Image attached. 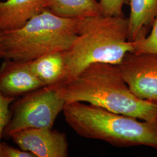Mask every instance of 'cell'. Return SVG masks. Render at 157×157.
Wrapping results in <instances>:
<instances>
[{
  "instance_id": "13",
  "label": "cell",
  "mask_w": 157,
  "mask_h": 157,
  "mask_svg": "<svg viewBox=\"0 0 157 157\" xmlns=\"http://www.w3.org/2000/svg\"><path fill=\"white\" fill-rule=\"evenodd\" d=\"M136 54H152L157 55V20L145 38L133 42Z\"/></svg>"
},
{
  "instance_id": "3",
  "label": "cell",
  "mask_w": 157,
  "mask_h": 157,
  "mask_svg": "<svg viewBox=\"0 0 157 157\" xmlns=\"http://www.w3.org/2000/svg\"><path fill=\"white\" fill-rule=\"evenodd\" d=\"M62 112L68 125L82 137L119 147L144 146L157 150V121L141 122L81 102L65 103Z\"/></svg>"
},
{
  "instance_id": "11",
  "label": "cell",
  "mask_w": 157,
  "mask_h": 157,
  "mask_svg": "<svg viewBox=\"0 0 157 157\" xmlns=\"http://www.w3.org/2000/svg\"><path fill=\"white\" fill-rule=\"evenodd\" d=\"M64 52L46 54L28 62L35 76L44 86H53L62 80L65 70Z\"/></svg>"
},
{
  "instance_id": "4",
  "label": "cell",
  "mask_w": 157,
  "mask_h": 157,
  "mask_svg": "<svg viewBox=\"0 0 157 157\" xmlns=\"http://www.w3.org/2000/svg\"><path fill=\"white\" fill-rule=\"evenodd\" d=\"M79 19L59 17L45 9L21 28L0 32L4 59L28 62L67 50L77 37Z\"/></svg>"
},
{
  "instance_id": "6",
  "label": "cell",
  "mask_w": 157,
  "mask_h": 157,
  "mask_svg": "<svg viewBox=\"0 0 157 157\" xmlns=\"http://www.w3.org/2000/svg\"><path fill=\"white\" fill-rule=\"evenodd\" d=\"M118 66L135 95L157 104V55L129 52Z\"/></svg>"
},
{
  "instance_id": "17",
  "label": "cell",
  "mask_w": 157,
  "mask_h": 157,
  "mask_svg": "<svg viewBox=\"0 0 157 157\" xmlns=\"http://www.w3.org/2000/svg\"><path fill=\"white\" fill-rule=\"evenodd\" d=\"M4 47L1 41V36H0V58H4Z\"/></svg>"
},
{
  "instance_id": "8",
  "label": "cell",
  "mask_w": 157,
  "mask_h": 157,
  "mask_svg": "<svg viewBox=\"0 0 157 157\" xmlns=\"http://www.w3.org/2000/svg\"><path fill=\"white\" fill-rule=\"evenodd\" d=\"M4 59L0 67V91L3 95L17 98L44 87L28 62Z\"/></svg>"
},
{
  "instance_id": "9",
  "label": "cell",
  "mask_w": 157,
  "mask_h": 157,
  "mask_svg": "<svg viewBox=\"0 0 157 157\" xmlns=\"http://www.w3.org/2000/svg\"><path fill=\"white\" fill-rule=\"evenodd\" d=\"M45 9V0L0 1V32L21 28Z\"/></svg>"
},
{
  "instance_id": "7",
  "label": "cell",
  "mask_w": 157,
  "mask_h": 157,
  "mask_svg": "<svg viewBox=\"0 0 157 157\" xmlns=\"http://www.w3.org/2000/svg\"><path fill=\"white\" fill-rule=\"evenodd\" d=\"M11 139L20 148L32 153L35 157H67V136L50 128H31L19 131Z\"/></svg>"
},
{
  "instance_id": "12",
  "label": "cell",
  "mask_w": 157,
  "mask_h": 157,
  "mask_svg": "<svg viewBox=\"0 0 157 157\" xmlns=\"http://www.w3.org/2000/svg\"><path fill=\"white\" fill-rule=\"evenodd\" d=\"M46 8L56 15L81 19L101 14L97 0H45Z\"/></svg>"
},
{
  "instance_id": "5",
  "label": "cell",
  "mask_w": 157,
  "mask_h": 157,
  "mask_svg": "<svg viewBox=\"0 0 157 157\" xmlns=\"http://www.w3.org/2000/svg\"><path fill=\"white\" fill-rule=\"evenodd\" d=\"M65 104L52 86H44L22 95L12 103L3 137L11 138L14 133L25 129L52 128Z\"/></svg>"
},
{
  "instance_id": "14",
  "label": "cell",
  "mask_w": 157,
  "mask_h": 157,
  "mask_svg": "<svg viewBox=\"0 0 157 157\" xmlns=\"http://www.w3.org/2000/svg\"><path fill=\"white\" fill-rule=\"evenodd\" d=\"M129 0H99L101 15L106 17L124 16L123 8L129 5Z\"/></svg>"
},
{
  "instance_id": "2",
  "label": "cell",
  "mask_w": 157,
  "mask_h": 157,
  "mask_svg": "<svg viewBox=\"0 0 157 157\" xmlns=\"http://www.w3.org/2000/svg\"><path fill=\"white\" fill-rule=\"evenodd\" d=\"M133 52L128 17L100 14L79 19L77 37L64 52L65 70L59 83L75 78L92 63L118 65L128 53Z\"/></svg>"
},
{
  "instance_id": "16",
  "label": "cell",
  "mask_w": 157,
  "mask_h": 157,
  "mask_svg": "<svg viewBox=\"0 0 157 157\" xmlns=\"http://www.w3.org/2000/svg\"><path fill=\"white\" fill-rule=\"evenodd\" d=\"M1 157H35L30 152L13 147L4 142L1 143Z\"/></svg>"
},
{
  "instance_id": "1",
  "label": "cell",
  "mask_w": 157,
  "mask_h": 157,
  "mask_svg": "<svg viewBox=\"0 0 157 157\" xmlns=\"http://www.w3.org/2000/svg\"><path fill=\"white\" fill-rule=\"evenodd\" d=\"M52 86L65 103L86 102L142 121H157V104L130 90L117 65L94 63L75 78Z\"/></svg>"
},
{
  "instance_id": "10",
  "label": "cell",
  "mask_w": 157,
  "mask_h": 157,
  "mask_svg": "<svg viewBox=\"0 0 157 157\" xmlns=\"http://www.w3.org/2000/svg\"><path fill=\"white\" fill-rule=\"evenodd\" d=\"M129 40L145 38L157 20V0H129Z\"/></svg>"
},
{
  "instance_id": "15",
  "label": "cell",
  "mask_w": 157,
  "mask_h": 157,
  "mask_svg": "<svg viewBox=\"0 0 157 157\" xmlns=\"http://www.w3.org/2000/svg\"><path fill=\"white\" fill-rule=\"evenodd\" d=\"M15 99L6 97L0 91V157H1V139L3 137L4 129L10 118V107Z\"/></svg>"
}]
</instances>
